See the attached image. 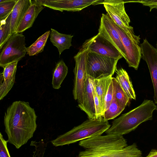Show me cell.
<instances>
[{"label": "cell", "mask_w": 157, "mask_h": 157, "mask_svg": "<svg viewBox=\"0 0 157 157\" xmlns=\"http://www.w3.org/2000/svg\"><path fill=\"white\" fill-rule=\"evenodd\" d=\"M37 3L61 12L79 11L91 5H96L98 0H35Z\"/></svg>", "instance_id": "9"}, {"label": "cell", "mask_w": 157, "mask_h": 157, "mask_svg": "<svg viewBox=\"0 0 157 157\" xmlns=\"http://www.w3.org/2000/svg\"><path fill=\"white\" fill-rule=\"evenodd\" d=\"M142 58L146 62L150 73L154 89V99L157 104V49L146 38L140 44Z\"/></svg>", "instance_id": "13"}, {"label": "cell", "mask_w": 157, "mask_h": 157, "mask_svg": "<svg viewBox=\"0 0 157 157\" xmlns=\"http://www.w3.org/2000/svg\"><path fill=\"white\" fill-rule=\"evenodd\" d=\"M50 32V30L46 32L33 44L27 48V53L29 56L36 55L43 51Z\"/></svg>", "instance_id": "23"}, {"label": "cell", "mask_w": 157, "mask_h": 157, "mask_svg": "<svg viewBox=\"0 0 157 157\" xmlns=\"http://www.w3.org/2000/svg\"><path fill=\"white\" fill-rule=\"evenodd\" d=\"M98 33L111 43L126 59V53L120 35L114 27L113 20L107 13L102 14Z\"/></svg>", "instance_id": "12"}, {"label": "cell", "mask_w": 157, "mask_h": 157, "mask_svg": "<svg viewBox=\"0 0 157 157\" xmlns=\"http://www.w3.org/2000/svg\"><path fill=\"white\" fill-rule=\"evenodd\" d=\"M124 1L117 0H102L107 14L114 22L121 28L132 39L140 43V35L134 33L132 27L129 25L130 18L125 9Z\"/></svg>", "instance_id": "5"}, {"label": "cell", "mask_w": 157, "mask_h": 157, "mask_svg": "<svg viewBox=\"0 0 157 157\" xmlns=\"http://www.w3.org/2000/svg\"><path fill=\"white\" fill-rule=\"evenodd\" d=\"M156 107L153 101L144 100L139 106L114 119L111 126L105 132L107 134L122 135L129 133L141 123L151 120Z\"/></svg>", "instance_id": "2"}, {"label": "cell", "mask_w": 157, "mask_h": 157, "mask_svg": "<svg viewBox=\"0 0 157 157\" xmlns=\"http://www.w3.org/2000/svg\"><path fill=\"white\" fill-rule=\"evenodd\" d=\"M25 36L22 33L11 35L5 44L0 54V66L19 61L27 52Z\"/></svg>", "instance_id": "7"}, {"label": "cell", "mask_w": 157, "mask_h": 157, "mask_svg": "<svg viewBox=\"0 0 157 157\" xmlns=\"http://www.w3.org/2000/svg\"><path fill=\"white\" fill-rule=\"evenodd\" d=\"M114 97L118 104L122 107L127 105L130 99L116 78L112 77Z\"/></svg>", "instance_id": "25"}, {"label": "cell", "mask_w": 157, "mask_h": 157, "mask_svg": "<svg viewBox=\"0 0 157 157\" xmlns=\"http://www.w3.org/2000/svg\"><path fill=\"white\" fill-rule=\"evenodd\" d=\"M108 121L103 117L88 119L80 124L58 136L51 141L56 147L76 142L94 136L101 135L110 127Z\"/></svg>", "instance_id": "3"}, {"label": "cell", "mask_w": 157, "mask_h": 157, "mask_svg": "<svg viewBox=\"0 0 157 157\" xmlns=\"http://www.w3.org/2000/svg\"><path fill=\"white\" fill-rule=\"evenodd\" d=\"M156 47L157 49V42H156Z\"/></svg>", "instance_id": "34"}, {"label": "cell", "mask_w": 157, "mask_h": 157, "mask_svg": "<svg viewBox=\"0 0 157 157\" xmlns=\"http://www.w3.org/2000/svg\"><path fill=\"white\" fill-rule=\"evenodd\" d=\"M43 6L37 3L35 0L25 13L18 27L17 33H21L31 28L40 12L44 9Z\"/></svg>", "instance_id": "17"}, {"label": "cell", "mask_w": 157, "mask_h": 157, "mask_svg": "<svg viewBox=\"0 0 157 157\" xmlns=\"http://www.w3.org/2000/svg\"><path fill=\"white\" fill-rule=\"evenodd\" d=\"M94 79L87 75L85 82V101L82 105L78 106L81 110L86 113L89 119H97L93 94Z\"/></svg>", "instance_id": "16"}, {"label": "cell", "mask_w": 157, "mask_h": 157, "mask_svg": "<svg viewBox=\"0 0 157 157\" xmlns=\"http://www.w3.org/2000/svg\"><path fill=\"white\" fill-rule=\"evenodd\" d=\"M78 144L90 151L121 149L128 146L122 135L115 134L96 136L80 141Z\"/></svg>", "instance_id": "8"}, {"label": "cell", "mask_w": 157, "mask_h": 157, "mask_svg": "<svg viewBox=\"0 0 157 157\" xmlns=\"http://www.w3.org/2000/svg\"><path fill=\"white\" fill-rule=\"evenodd\" d=\"M133 2L141 3L144 6H148L150 8V11L154 8L157 9V0H139L137 1H126V2Z\"/></svg>", "instance_id": "31"}, {"label": "cell", "mask_w": 157, "mask_h": 157, "mask_svg": "<svg viewBox=\"0 0 157 157\" xmlns=\"http://www.w3.org/2000/svg\"><path fill=\"white\" fill-rule=\"evenodd\" d=\"M87 40L74 56L75 66L74 70V79L73 94L74 99L78 102V106L82 105L85 101V82L87 76L86 59L89 52Z\"/></svg>", "instance_id": "4"}, {"label": "cell", "mask_w": 157, "mask_h": 157, "mask_svg": "<svg viewBox=\"0 0 157 157\" xmlns=\"http://www.w3.org/2000/svg\"><path fill=\"white\" fill-rule=\"evenodd\" d=\"M73 36L61 33L57 30L51 29L50 40L53 45L58 49L59 55L65 49L72 46L71 41Z\"/></svg>", "instance_id": "20"}, {"label": "cell", "mask_w": 157, "mask_h": 157, "mask_svg": "<svg viewBox=\"0 0 157 157\" xmlns=\"http://www.w3.org/2000/svg\"><path fill=\"white\" fill-rule=\"evenodd\" d=\"M113 22L125 50L127 55L125 60L128 64V66L137 70L142 58L140 44L129 38L124 31L113 21Z\"/></svg>", "instance_id": "10"}, {"label": "cell", "mask_w": 157, "mask_h": 157, "mask_svg": "<svg viewBox=\"0 0 157 157\" xmlns=\"http://www.w3.org/2000/svg\"><path fill=\"white\" fill-rule=\"evenodd\" d=\"M112 77L110 76L103 77L94 79V86L100 102L102 117L105 106V98Z\"/></svg>", "instance_id": "19"}, {"label": "cell", "mask_w": 157, "mask_h": 157, "mask_svg": "<svg viewBox=\"0 0 157 157\" xmlns=\"http://www.w3.org/2000/svg\"><path fill=\"white\" fill-rule=\"evenodd\" d=\"M31 0H18L12 13L10 21L11 35L16 33L26 11L32 3Z\"/></svg>", "instance_id": "18"}, {"label": "cell", "mask_w": 157, "mask_h": 157, "mask_svg": "<svg viewBox=\"0 0 157 157\" xmlns=\"http://www.w3.org/2000/svg\"><path fill=\"white\" fill-rule=\"evenodd\" d=\"M7 140H5L1 132L0 133V157H11L9 151Z\"/></svg>", "instance_id": "30"}, {"label": "cell", "mask_w": 157, "mask_h": 157, "mask_svg": "<svg viewBox=\"0 0 157 157\" xmlns=\"http://www.w3.org/2000/svg\"><path fill=\"white\" fill-rule=\"evenodd\" d=\"M18 0H0V20L5 19L12 12Z\"/></svg>", "instance_id": "27"}, {"label": "cell", "mask_w": 157, "mask_h": 157, "mask_svg": "<svg viewBox=\"0 0 157 157\" xmlns=\"http://www.w3.org/2000/svg\"><path fill=\"white\" fill-rule=\"evenodd\" d=\"M87 40L89 52L118 60L123 57L121 53L111 43L98 33Z\"/></svg>", "instance_id": "11"}, {"label": "cell", "mask_w": 157, "mask_h": 157, "mask_svg": "<svg viewBox=\"0 0 157 157\" xmlns=\"http://www.w3.org/2000/svg\"><path fill=\"white\" fill-rule=\"evenodd\" d=\"M145 157H157V150L152 149Z\"/></svg>", "instance_id": "33"}, {"label": "cell", "mask_w": 157, "mask_h": 157, "mask_svg": "<svg viewBox=\"0 0 157 157\" xmlns=\"http://www.w3.org/2000/svg\"><path fill=\"white\" fill-rule=\"evenodd\" d=\"M142 153L135 143L118 150L80 151L78 157H142Z\"/></svg>", "instance_id": "14"}, {"label": "cell", "mask_w": 157, "mask_h": 157, "mask_svg": "<svg viewBox=\"0 0 157 157\" xmlns=\"http://www.w3.org/2000/svg\"><path fill=\"white\" fill-rule=\"evenodd\" d=\"M118 59L89 51L86 59V73L94 79L112 76L117 69Z\"/></svg>", "instance_id": "6"}, {"label": "cell", "mask_w": 157, "mask_h": 157, "mask_svg": "<svg viewBox=\"0 0 157 157\" xmlns=\"http://www.w3.org/2000/svg\"><path fill=\"white\" fill-rule=\"evenodd\" d=\"M37 116L28 102H13L5 113L4 124L7 140L17 149L32 138L37 128Z\"/></svg>", "instance_id": "1"}, {"label": "cell", "mask_w": 157, "mask_h": 157, "mask_svg": "<svg viewBox=\"0 0 157 157\" xmlns=\"http://www.w3.org/2000/svg\"><path fill=\"white\" fill-rule=\"evenodd\" d=\"M47 143L46 140L43 139L39 141H32L30 145L34 147L35 150L32 157H44Z\"/></svg>", "instance_id": "28"}, {"label": "cell", "mask_w": 157, "mask_h": 157, "mask_svg": "<svg viewBox=\"0 0 157 157\" xmlns=\"http://www.w3.org/2000/svg\"><path fill=\"white\" fill-rule=\"evenodd\" d=\"M18 62L16 61L6 66L0 74V100L6 96L14 83Z\"/></svg>", "instance_id": "15"}, {"label": "cell", "mask_w": 157, "mask_h": 157, "mask_svg": "<svg viewBox=\"0 0 157 157\" xmlns=\"http://www.w3.org/2000/svg\"><path fill=\"white\" fill-rule=\"evenodd\" d=\"M115 78L129 99H136L132 85L126 71L122 68L117 69Z\"/></svg>", "instance_id": "21"}, {"label": "cell", "mask_w": 157, "mask_h": 157, "mask_svg": "<svg viewBox=\"0 0 157 157\" xmlns=\"http://www.w3.org/2000/svg\"><path fill=\"white\" fill-rule=\"evenodd\" d=\"M12 13V12H11ZM11 13L5 19L0 21V49H1L11 36L10 21Z\"/></svg>", "instance_id": "24"}, {"label": "cell", "mask_w": 157, "mask_h": 157, "mask_svg": "<svg viewBox=\"0 0 157 157\" xmlns=\"http://www.w3.org/2000/svg\"><path fill=\"white\" fill-rule=\"evenodd\" d=\"M113 87L112 82L111 81L105 98V106L103 115L105 112L111 104L113 98Z\"/></svg>", "instance_id": "29"}, {"label": "cell", "mask_w": 157, "mask_h": 157, "mask_svg": "<svg viewBox=\"0 0 157 157\" xmlns=\"http://www.w3.org/2000/svg\"><path fill=\"white\" fill-rule=\"evenodd\" d=\"M94 102L97 119L102 117L101 115L100 103L94 88L93 90Z\"/></svg>", "instance_id": "32"}, {"label": "cell", "mask_w": 157, "mask_h": 157, "mask_svg": "<svg viewBox=\"0 0 157 157\" xmlns=\"http://www.w3.org/2000/svg\"><path fill=\"white\" fill-rule=\"evenodd\" d=\"M68 72V68L63 61H59L56 64L52 77V84L53 88L58 89Z\"/></svg>", "instance_id": "22"}, {"label": "cell", "mask_w": 157, "mask_h": 157, "mask_svg": "<svg viewBox=\"0 0 157 157\" xmlns=\"http://www.w3.org/2000/svg\"><path fill=\"white\" fill-rule=\"evenodd\" d=\"M124 108L118 104L114 95L111 104L103 113L102 117L106 121L113 119L120 115Z\"/></svg>", "instance_id": "26"}]
</instances>
